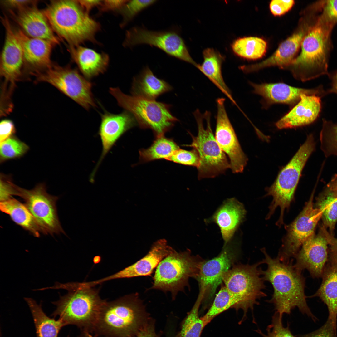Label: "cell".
Here are the masks:
<instances>
[{
    "label": "cell",
    "instance_id": "6da1fadb",
    "mask_svg": "<svg viewBox=\"0 0 337 337\" xmlns=\"http://www.w3.org/2000/svg\"><path fill=\"white\" fill-rule=\"evenodd\" d=\"M261 250L264 256L261 261L267 266L266 270H262V275L264 281L270 282L273 287V293L268 302L274 305L276 312L281 315L290 314L292 310L298 307L302 313L315 321L317 318L306 300L305 279L302 272L295 268L293 259L283 262L278 257L271 258L265 248Z\"/></svg>",
    "mask_w": 337,
    "mask_h": 337
},
{
    "label": "cell",
    "instance_id": "7a4b0ae2",
    "mask_svg": "<svg viewBox=\"0 0 337 337\" xmlns=\"http://www.w3.org/2000/svg\"><path fill=\"white\" fill-rule=\"evenodd\" d=\"M150 319L138 295L106 302L91 334L106 337H134Z\"/></svg>",
    "mask_w": 337,
    "mask_h": 337
},
{
    "label": "cell",
    "instance_id": "3957f363",
    "mask_svg": "<svg viewBox=\"0 0 337 337\" xmlns=\"http://www.w3.org/2000/svg\"><path fill=\"white\" fill-rule=\"evenodd\" d=\"M42 11L54 33L69 46L93 41L100 27L77 0H51Z\"/></svg>",
    "mask_w": 337,
    "mask_h": 337
},
{
    "label": "cell",
    "instance_id": "277c9868",
    "mask_svg": "<svg viewBox=\"0 0 337 337\" xmlns=\"http://www.w3.org/2000/svg\"><path fill=\"white\" fill-rule=\"evenodd\" d=\"M334 27L318 19L304 38L300 55L291 66L295 78L305 81L323 75L329 77V60L333 48Z\"/></svg>",
    "mask_w": 337,
    "mask_h": 337
},
{
    "label": "cell",
    "instance_id": "5b68a950",
    "mask_svg": "<svg viewBox=\"0 0 337 337\" xmlns=\"http://www.w3.org/2000/svg\"><path fill=\"white\" fill-rule=\"evenodd\" d=\"M61 289L68 291L52 303L56 307L52 315L59 316L65 324L76 325L81 331L91 333L97 318L106 302L97 290L91 287L62 284Z\"/></svg>",
    "mask_w": 337,
    "mask_h": 337
},
{
    "label": "cell",
    "instance_id": "8992f818",
    "mask_svg": "<svg viewBox=\"0 0 337 337\" xmlns=\"http://www.w3.org/2000/svg\"><path fill=\"white\" fill-rule=\"evenodd\" d=\"M315 148L314 137L310 134L290 161L280 171L274 182L266 189V195L271 196L273 198L266 218L269 219L276 208L280 207V215L276 222L279 226L283 223L284 211L289 209L294 199L295 191L302 170Z\"/></svg>",
    "mask_w": 337,
    "mask_h": 337
},
{
    "label": "cell",
    "instance_id": "52a82bcc",
    "mask_svg": "<svg viewBox=\"0 0 337 337\" xmlns=\"http://www.w3.org/2000/svg\"><path fill=\"white\" fill-rule=\"evenodd\" d=\"M205 260L192 255L190 250L181 252L174 250L156 267L150 289L170 291L174 299L179 291L189 286L190 278L196 279Z\"/></svg>",
    "mask_w": 337,
    "mask_h": 337
},
{
    "label": "cell",
    "instance_id": "ba28073f",
    "mask_svg": "<svg viewBox=\"0 0 337 337\" xmlns=\"http://www.w3.org/2000/svg\"><path fill=\"white\" fill-rule=\"evenodd\" d=\"M109 92L120 106L133 115L140 127L151 129L157 137L164 135L178 120L171 114L170 105L127 95L118 88H110Z\"/></svg>",
    "mask_w": 337,
    "mask_h": 337
},
{
    "label": "cell",
    "instance_id": "9c48e42d",
    "mask_svg": "<svg viewBox=\"0 0 337 337\" xmlns=\"http://www.w3.org/2000/svg\"><path fill=\"white\" fill-rule=\"evenodd\" d=\"M197 125L198 134L192 138V147L198 153L200 163L197 168L199 179L214 178L230 168L229 162L214 136L211 126L210 113L206 111L203 115L198 110L194 113Z\"/></svg>",
    "mask_w": 337,
    "mask_h": 337
},
{
    "label": "cell",
    "instance_id": "30bf717a",
    "mask_svg": "<svg viewBox=\"0 0 337 337\" xmlns=\"http://www.w3.org/2000/svg\"><path fill=\"white\" fill-rule=\"evenodd\" d=\"M261 261L252 265L234 264L222 276V282L240 300L239 309L244 317L249 309L252 310L257 300L266 296L263 291L266 286L262 275Z\"/></svg>",
    "mask_w": 337,
    "mask_h": 337
},
{
    "label": "cell",
    "instance_id": "8fae6325",
    "mask_svg": "<svg viewBox=\"0 0 337 337\" xmlns=\"http://www.w3.org/2000/svg\"><path fill=\"white\" fill-rule=\"evenodd\" d=\"M34 75L37 81L52 85L86 110L96 106L91 91L92 83L77 70L52 64Z\"/></svg>",
    "mask_w": 337,
    "mask_h": 337
},
{
    "label": "cell",
    "instance_id": "7c38bea8",
    "mask_svg": "<svg viewBox=\"0 0 337 337\" xmlns=\"http://www.w3.org/2000/svg\"><path fill=\"white\" fill-rule=\"evenodd\" d=\"M141 44L158 48L167 55L192 64L196 67L198 65L191 56L177 29L153 31L137 26L127 31L123 43L125 46L132 47Z\"/></svg>",
    "mask_w": 337,
    "mask_h": 337
},
{
    "label": "cell",
    "instance_id": "4fadbf2b",
    "mask_svg": "<svg viewBox=\"0 0 337 337\" xmlns=\"http://www.w3.org/2000/svg\"><path fill=\"white\" fill-rule=\"evenodd\" d=\"M313 198V193L297 217L285 227L286 234L277 256L282 262H288L295 258L304 242L314 234L322 213L319 209L314 207Z\"/></svg>",
    "mask_w": 337,
    "mask_h": 337
},
{
    "label": "cell",
    "instance_id": "5bb4252c",
    "mask_svg": "<svg viewBox=\"0 0 337 337\" xmlns=\"http://www.w3.org/2000/svg\"><path fill=\"white\" fill-rule=\"evenodd\" d=\"M17 196L23 199L43 233L66 235L58 217L56 207L57 197L48 194L44 183L29 190L19 187Z\"/></svg>",
    "mask_w": 337,
    "mask_h": 337
},
{
    "label": "cell",
    "instance_id": "9a60e30c",
    "mask_svg": "<svg viewBox=\"0 0 337 337\" xmlns=\"http://www.w3.org/2000/svg\"><path fill=\"white\" fill-rule=\"evenodd\" d=\"M238 253L237 247L231 240L224 244L217 256L203 262L196 279L202 302L207 303L213 300L217 288L222 282V275L235 264Z\"/></svg>",
    "mask_w": 337,
    "mask_h": 337
},
{
    "label": "cell",
    "instance_id": "2e32d148",
    "mask_svg": "<svg viewBox=\"0 0 337 337\" xmlns=\"http://www.w3.org/2000/svg\"><path fill=\"white\" fill-rule=\"evenodd\" d=\"M225 99L217 100V115L215 138L222 151L229 159L232 173H242L248 159L242 150L225 109Z\"/></svg>",
    "mask_w": 337,
    "mask_h": 337
},
{
    "label": "cell",
    "instance_id": "e0dca14e",
    "mask_svg": "<svg viewBox=\"0 0 337 337\" xmlns=\"http://www.w3.org/2000/svg\"><path fill=\"white\" fill-rule=\"evenodd\" d=\"M5 31L4 42L0 56V73L6 84L13 86L22 74L24 64L21 44L5 14L1 17Z\"/></svg>",
    "mask_w": 337,
    "mask_h": 337
},
{
    "label": "cell",
    "instance_id": "ac0fdd59",
    "mask_svg": "<svg viewBox=\"0 0 337 337\" xmlns=\"http://www.w3.org/2000/svg\"><path fill=\"white\" fill-rule=\"evenodd\" d=\"M328 242L321 232L308 238L303 244L295 258V268L302 272L307 270L313 277H322L328 259Z\"/></svg>",
    "mask_w": 337,
    "mask_h": 337
},
{
    "label": "cell",
    "instance_id": "d6986e66",
    "mask_svg": "<svg viewBox=\"0 0 337 337\" xmlns=\"http://www.w3.org/2000/svg\"><path fill=\"white\" fill-rule=\"evenodd\" d=\"M98 134L101 141L102 151L91 176L95 175L103 159L120 137L136 124L133 115L125 110L119 114L105 112L101 115Z\"/></svg>",
    "mask_w": 337,
    "mask_h": 337
},
{
    "label": "cell",
    "instance_id": "ffe728a7",
    "mask_svg": "<svg viewBox=\"0 0 337 337\" xmlns=\"http://www.w3.org/2000/svg\"><path fill=\"white\" fill-rule=\"evenodd\" d=\"M37 2L17 10H8L10 15L21 30L29 37L50 41L59 44L60 39L55 35Z\"/></svg>",
    "mask_w": 337,
    "mask_h": 337
},
{
    "label": "cell",
    "instance_id": "44dd1931",
    "mask_svg": "<svg viewBox=\"0 0 337 337\" xmlns=\"http://www.w3.org/2000/svg\"><path fill=\"white\" fill-rule=\"evenodd\" d=\"M313 26L312 22L307 20L300 30L282 42L270 57L260 63L242 66L240 68L244 72L248 73L272 66L284 67L291 65L301 47L304 38Z\"/></svg>",
    "mask_w": 337,
    "mask_h": 337
},
{
    "label": "cell",
    "instance_id": "7402d4cb",
    "mask_svg": "<svg viewBox=\"0 0 337 337\" xmlns=\"http://www.w3.org/2000/svg\"><path fill=\"white\" fill-rule=\"evenodd\" d=\"M253 92L261 96L267 105L283 103L290 105L296 104L303 94L316 95L322 97L327 94L322 85L314 89L296 88L283 83L256 84L250 83Z\"/></svg>",
    "mask_w": 337,
    "mask_h": 337
},
{
    "label": "cell",
    "instance_id": "603a6c76",
    "mask_svg": "<svg viewBox=\"0 0 337 337\" xmlns=\"http://www.w3.org/2000/svg\"><path fill=\"white\" fill-rule=\"evenodd\" d=\"M15 31L22 47L24 64L32 69V73L45 70L52 65L51 55L55 45L53 43L29 37L20 29Z\"/></svg>",
    "mask_w": 337,
    "mask_h": 337
},
{
    "label": "cell",
    "instance_id": "cb8c5ba5",
    "mask_svg": "<svg viewBox=\"0 0 337 337\" xmlns=\"http://www.w3.org/2000/svg\"><path fill=\"white\" fill-rule=\"evenodd\" d=\"M320 96L303 94L299 101L287 114L276 123L279 129L300 127L310 124L319 117L322 106Z\"/></svg>",
    "mask_w": 337,
    "mask_h": 337
},
{
    "label": "cell",
    "instance_id": "d4e9b609",
    "mask_svg": "<svg viewBox=\"0 0 337 337\" xmlns=\"http://www.w3.org/2000/svg\"><path fill=\"white\" fill-rule=\"evenodd\" d=\"M174 249L165 239H160L152 245L147 254L134 264L115 274L103 279L105 281L114 279L150 275L154 269Z\"/></svg>",
    "mask_w": 337,
    "mask_h": 337
},
{
    "label": "cell",
    "instance_id": "484cf974",
    "mask_svg": "<svg viewBox=\"0 0 337 337\" xmlns=\"http://www.w3.org/2000/svg\"><path fill=\"white\" fill-rule=\"evenodd\" d=\"M246 211L243 204L235 198L225 200L206 222H214L219 227L225 244L232 239L244 220Z\"/></svg>",
    "mask_w": 337,
    "mask_h": 337
},
{
    "label": "cell",
    "instance_id": "4316f807",
    "mask_svg": "<svg viewBox=\"0 0 337 337\" xmlns=\"http://www.w3.org/2000/svg\"><path fill=\"white\" fill-rule=\"evenodd\" d=\"M329 255L322 276V283L311 297H320L326 305L329 311L328 318L337 326V258Z\"/></svg>",
    "mask_w": 337,
    "mask_h": 337
},
{
    "label": "cell",
    "instance_id": "83f0119b",
    "mask_svg": "<svg viewBox=\"0 0 337 337\" xmlns=\"http://www.w3.org/2000/svg\"><path fill=\"white\" fill-rule=\"evenodd\" d=\"M69 50L72 60L86 79L92 78L106 70L109 62L107 54L79 45L69 46Z\"/></svg>",
    "mask_w": 337,
    "mask_h": 337
},
{
    "label": "cell",
    "instance_id": "f1b7e54d",
    "mask_svg": "<svg viewBox=\"0 0 337 337\" xmlns=\"http://www.w3.org/2000/svg\"><path fill=\"white\" fill-rule=\"evenodd\" d=\"M172 89L163 80L157 78L148 66L140 74L134 78L131 87L132 95L151 100Z\"/></svg>",
    "mask_w": 337,
    "mask_h": 337
},
{
    "label": "cell",
    "instance_id": "f546056e",
    "mask_svg": "<svg viewBox=\"0 0 337 337\" xmlns=\"http://www.w3.org/2000/svg\"><path fill=\"white\" fill-rule=\"evenodd\" d=\"M203 61L197 68L205 75L234 104L230 90L225 84L222 75V65L224 57L212 48H207L203 52Z\"/></svg>",
    "mask_w": 337,
    "mask_h": 337
},
{
    "label": "cell",
    "instance_id": "4dcf8cb0",
    "mask_svg": "<svg viewBox=\"0 0 337 337\" xmlns=\"http://www.w3.org/2000/svg\"><path fill=\"white\" fill-rule=\"evenodd\" d=\"M0 209L2 212L8 215L16 223L35 237L40 236L42 231L25 204L12 198L1 202Z\"/></svg>",
    "mask_w": 337,
    "mask_h": 337
},
{
    "label": "cell",
    "instance_id": "1f68e13d",
    "mask_svg": "<svg viewBox=\"0 0 337 337\" xmlns=\"http://www.w3.org/2000/svg\"><path fill=\"white\" fill-rule=\"evenodd\" d=\"M32 313L36 326L37 337H57L61 329L65 325L60 319L51 318L43 311L41 305L33 299L24 298Z\"/></svg>",
    "mask_w": 337,
    "mask_h": 337
},
{
    "label": "cell",
    "instance_id": "d6a6232c",
    "mask_svg": "<svg viewBox=\"0 0 337 337\" xmlns=\"http://www.w3.org/2000/svg\"><path fill=\"white\" fill-rule=\"evenodd\" d=\"M317 202L325 227L329 228L332 235L337 221V187L328 183Z\"/></svg>",
    "mask_w": 337,
    "mask_h": 337
},
{
    "label": "cell",
    "instance_id": "836d02e7",
    "mask_svg": "<svg viewBox=\"0 0 337 337\" xmlns=\"http://www.w3.org/2000/svg\"><path fill=\"white\" fill-rule=\"evenodd\" d=\"M233 52L237 56L249 60L260 58L265 54L267 44L262 38L248 37L239 38L231 45Z\"/></svg>",
    "mask_w": 337,
    "mask_h": 337
},
{
    "label": "cell",
    "instance_id": "e575fe53",
    "mask_svg": "<svg viewBox=\"0 0 337 337\" xmlns=\"http://www.w3.org/2000/svg\"><path fill=\"white\" fill-rule=\"evenodd\" d=\"M240 305L238 298L224 285H222L209 309L201 318L206 326L215 317L229 308L239 310Z\"/></svg>",
    "mask_w": 337,
    "mask_h": 337
},
{
    "label": "cell",
    "instance_id": "d590c367",
    "mask_svg": "<svg viewBox=\"0 0 337 337\" xmlns=\"http://www.w3.org/2000/svg\"><path fill=\"white\" fill-rule=\"evenodd\" d=\"M179 149L173 140L162 136L157 137L149 147L140 151V159L144 162L162 159L167 160Z\"/></svg>",
    "mask_w": 337,
    "mask_h": 337
},
{
    "label": "cell",
    "instance_id": "8d00e7d4",
    "mask_svg": "<svg viewBox=\"0 0 337 337\" xmlns=\"http://www.w3.org/2000/svg\"><path fill=\"white\" fill-rule=\"evenodd\" d=\"M202 301V297L198 295L192 309L182 322L178 337H200L205 326L198 316L199 309Z\"/></svg>",
    "mask_w": 337,
    "mask_h": 337
},
{
    "label": "cell",
    "instance_id": "74e56055",
    "mask_svg": "<svg viewBox=\"0 0 337 337\" xmlns=\"http://www.w3.org/2000/svg\"><path fill=\"white\" fill-rule=\"evenodd\" d=\"M320 137L321 148L325 156L337 155V124L323 119Z\"/></svg>",
    "mask_w": 337,
    "mask_h": 337
},
{
    "label": "cell",
    "instance_id": "f35d334b",
    "mask_svg": "<svg viewBox=\"0 0 337 337\" xmlns=\"http://www.w3.org/2000/svg\"><path fill=\"white\" fill-rule=\"evenodd\" d=\"M0 144V163L10 159L20 158L29 149L28 145L15 135Z\"/></svg>",
    "mask_w": 337,
    "mask_h": 337
},
{
    "label": "cell",
    "instance_id": "ab89813d",
    "mask_svg": "<svg viewBox=\"0 0 337 337\" xmlns=\"http://www.w3.org/2000/svg\"><path fill=\"white\" fill-rule=\"evenodd\" d=\"M157 1L155 0H127L121 9V13L123 17L122 26H125L140 12Z\"/></svg>",
    "mask_w": 337,
    "mask_h": 337
},
{
    "label": "cell",
    "instance_id": "60d3db41",
    "mask_svg": "<svg viewBox=\"0 0 337 337\" xmlns=\"http://www.w3.org/2000/svg\"><path fill=\"white\" fill-rule=\"evenodd\" d=\"M282 315L276 312L272 317L271 324L267 327V334L263 333L260 330L256 331L263 337H296L291 333L289 325L283 326Z\"/></svg>",
    "mask_w": 337,
    "mask_h": 337
},
{
    "label": "cell",
    "instance_id": "b9f144b4",
    "mask_svg": "<svg viewBox=\"0 0 337 337\" xmlns=\"http://www.w3.org/2000/svg\"><path fill=\"white\" fill-rule=\"evenodd\" d=\"M167 160L184 165L196 167L197 168L200 163L198 154L194 149L188 151L180 148Z\"/></svg>",
    "mask_w": 337,
    "mask_h": 337
},
{
    "label": "cell",
    "instance_id": "7bdbcfd3",
    "mask_svg": "<svg viewBox=\"0 0 337 337\" xmlns=\"http://www.w3.org/2000/svg\"><path fill=\"white\" fill-rule=\"evenodd\" d=\"M320 21L333 27L337 24V0H321Z\"/></svg>",
    "mask_w": 337,
    "mask_h": 337
},
{
    "label": "cell",
    "instance_id": "ee69618b",
    "mask_svg": "<svg viewBox=\"0 0 337 337\" xmlns=\"http://www.w3.org/2000/svg\"><path fill=\"white\" fill-rule=\"evenodd\" d=\"M12 176L1 173L0 175V201H3L17 195L18 186L12 182Z\"/></svg>",
    "mask_w": 337,
    "mask_h": 337
},
{
    "label": "cell",
    "instance_id": "f6af8a7d",
    "mask_svg": "<svg viewBox=\"0 0 337 337\" xmlns=\"http://www.w3.org/2000/svg\"><path fill=\"white\" fill-rule=\"evenodd\" d=\"M336 328L337 326L328 318L325 324L318 329L298 337H337Z\"/></svg>",
    "mask_w": 337,
    "mask_h": 337
},
{
    "label": "cell",
    "instance_id": "bcb514c9",
    "mask_svg": "<svg viewBox=\"0 0 337 337\" xmlns=\"http://www.w3.org/2000/svg\"><path fill=\"white\" fill-rule=\"evenodd\" d=\"M294 4V1L293 0H273L270 4V8L273 15L280 16L289 10Z\"/></svg>",
    "mask_w": 337,
    "mask_h": 337
},
{
    "label": "cell",
    "instance_id": "7dc6e473",
    "mask_svg": "<svg viewBox=\"0 0 337 337\" xmlns=\"http://www.w3.org/2000/svg\"><path fill=\"white\" fill-rule=\"evenodd\" d=\"M16 129L12 121L8 119L2 120L0 124V143L14 135Z\"/></svg>",
    "mask_w": 337,
    "mask_h": 337
},
{
    "label": "cell",
    "instance_id": "c3c4849f",
    "mask_svg": "<svg viewBox=\"0 0 337 337\" xmlns=\"http://www.w3.org/2000/svg\"><path fill=\"white\" fill-rule=\"evenodd\" d=\"M37 0H4L0 1L3 6L8 10H17L37 2Z\"/></svg>",
    "mask_w": 337,
    "mask_h": 337
},
{
    "label": "cell",
    "instance_id": "681fc988",
    "mask_svg": "<svg viewBox=\"0 0 337 337\" xmlns=\"http://www.w3.org/2000/svg\"><path fill=\"white\" fill-rule=\"evenodd\" d=\"M134 337H158L152 320L150 319Z\"/></svg>",
    "mask_w": 337,
    "mask_h": 337
},
{
    "label": "cell",
    "instance_id": "f907efd6",
    "mask_svg": "<svg viewBox=\"0 0 337 337\" xmlns=\"http://www.w3.org/2000/svg\"><path fill=\"white\" fill-rule=\"evenodd\" d=\"M127 0H105L102 1L101 4L102 10H112L120 9Z\"/></svg>",
    "mask_w": 337,
    "mask_h": 337
},
{
    "label": "cell",
    "instance_id": "816d5d0a",
    "mask_svg": "<svg viewBox=\"0 0 337 337\" xmlns=\"http://www.w3.org/2000/svg\"><path fill=\"white\" fill-rule=\"evenodd\" d=\"M321 231L326 238L330 247V254L337 258V238H334L326 230L325 227H322Z\"/></svg>",
    "mask_w": 337,
    "mask_h": 337
},
{
    "label": "cell",
    "instance_id": "f5cc1de1",
    "mask_svg": "<svg viewBox=\"0 0 337 337\" xmlns=\"http://www.w3.org/2000/svg\"><path fill=\"white\" fill-rule=\"evenodd\" d=\"M83 9L87 13L94 7L101 5V0H77Z\"/></svg>",
    "mask_w": 337,
    "mask_h": 337
},
{
    "label": "cell",
    "instance_id": "db71d44e",
    "mask_svg": "<svg viewBox=\"0 0 337 337\" xmlns=\"http://www.w3.org/2000/svg\"><path fill=\"white\" fill-rule=\"evenodd\" d=\"M329 77L331 79V86L327 91V94L334 93L337 94V70L332 74H330Z\"/></svg>",
    "mask_w": 337,
    "mask_h": 337
},
{
    "label": "cell",
    "instance_id": "11a10c76",
    "mask_svg": "<svg viewBox=\"0 0 337 337\" xmlns=\"http://www.w3.org/2000/svg\"><path fill=\"white\" fill-rule=\"evenodd\" d=\"M78 337H106L103 336L98 335L91 334L89 333L81 331L80 335Z\"/></svg>",
    "mask_w": 337,
    "mask_h": 337
},
{
    "label": "cell",
    "instance_id": "9f6ffc18",
    "mask_svg": "<svg viewBox=\"0 0 337 337\" xmlns=\"http://www.w3.org/2000/svg\"><path fill=\"white\" fill-rule=\"evenodd\" d=\"M329 183L335 186H337V173L332 178Z\"/></svg>",
    "mask_w": 337,
    "mask_h": 337
}]
</instances>
